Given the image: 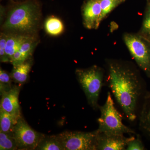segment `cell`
<instances>
[{"label":"cell","instance_id":"6da1fadb","mask_svg":"<svg viewBox=\"0 0 150 150\" xmlns=\"http://www.w3.org/2000/svg\"><path fill=\"white\" fill-rule=\"evenodd\" d=\"M109 87L127 118H137L136 109L141 93V85L137 75L129 69L117 64L109 67Z\"/></svg>","mask_w":150,"mask_h":150},{"label":"cell","instance_id":"7a4b0ae2","mask_svg":"<svg viewBox=\"0 0 150 150\" xmlns=\"http://www.w3.org/2000/svg\"><path fill=\"white\" fill-rule=\"evenodd\" d=\"M40 17L39 7L35 3L27 1L12 9L3 25L7 30L30 35L38 28Z\"/></svg>","mask_w":150,"mask_h":150},{"label":"cell","instance_id":"3957f363","mask_svg":"<svg viewBox=\"0 0 150 150\" xmlns=\"http://www.w3.org/2000/svg\"><path fill=\"white\" fill-rule=\"evenodd\" d=\"M100 116L98 118L99 133L108 135H124L134 134L133 130L125 126L122 117L114 106L110 92L108 93L105 103L100 107Z\"/></svg>","mask_w":150,"mask_h":150},{"label":"cell","instance_id":"277c9868","mask_svg":"<svg viewBox=\"0 0 150 150\" xmlns=\"http://www.w3.org/2000/svg\"><path fill=\"white\" fill-rule=\"evenodd\" d=\"M76 73L89 104L93 108H97L103 86L102 71L98 67L93 66L86 69H78Z\"/></svg>","mask_w":150,"mask_h":150},{"label":"cell","instance_id":"5b68a950","mask_svg":"<svg viewBox=\"0 0 150 150\" xmlns=\"http://www.w3.org/2000/svg\"><path fill=\"white\" fill-rule=\"evenodd\" d=\"M99 132L66 131L57 135L64 150H97Z\"/></svg>","mask_w":150,"mask_h":150},{"label":"cell","instance_id":"8992f818","mask_svg":"<svg viewBox=\"0 0 150 150\" xmlns=\"http://www.w3.org/2000/svg\"><path fill=\"white\" fill-rule=\"evenodd\" d=\"M18 149H36L45 135L35 131L22 117L16 124L13 131Z\"/></svg>","mask_w":150,"mask_h":150},{"label":"cell","instance_id":"52a82bcc","mask_svg":"<svg viewBox=\"0 0 150 150\" xmlns=\"http://www.w3.org/2000/svg\"><path fill=\"white\" fill-rule=\"evenodd\" d=\"M131 55L142 69L150 76V46L142 38L132 34L124 37Z\"/></svg>","mask_w":150,"mask_h":150},{"label":"cell","instance_id":"ba28073f","mask_svg":"<svg viewBox=\"0 0 150 150\" xmlns=\"http://www.w3.org/2000/svg\"><path fill=\"white\" fill-rule=\"evenodd\" d=\"M20 91L19 87L13 86L9 91L1 95L0 109L8 112L17 120L21 117L18 98Z\"/></svg>","mask_w":150,"mask_h":150},{"label":"cell","instance_id":"9c48e42d","mask_svg":"<svg viewBox=\"0 0 150 150\" xmlns=\"http://www.w3.org/2000/svg\"><path fill=\"white\" fill-rule=\"evenodd\" d=\"M134 137L127 138L124 135H108L99 133L97 150H122L126 149Z\"/></svg>","mask_w":150,"mask_h":150},{"label":"cell","instance_id":"30bf717a","mask_svg":"<svg viewBox=\"0 0 150 150\" xmlns=\"http://www.w3.org/2000/svg\"><path fill=\"white\" fill-rule=\"evenodd\" d=\"M101 8L100 0H89L83 9L84 23L89 29L98 28L100 23Z\"/></svg>","mask_w":150,"mask_h":150},{"label":"cell","instance_id":"8fae6325","mask_svg":"<svg viewBox=\"0 0 150 150\" xmlns=\"http://www.w3.org/2000/svg\"><path fill=\"white\" fill-rule=\"evenodd\" d=\"M37 44L35 38L30 35L21 43L17 51L11 59V63L13 66L19 64L28 60Z\"/></svg>","mask_w":150,"mask_h":150},{"label":"cell","instance_id":"7c38bea8","mask_svg":"<svg viewBox=\"0 0 150 150\" xmlns=\"http://www.w3.org/2000/svg\"><path fill=\"white\" fill-rule=\"evenodd\" d=\"M31 66V62L28 60L19 64L13 66L11 74L13 80L19 84L25 83L28 79Z\"/></svg>","mask_w":150,"mask_h":150},{"label":"cell","instance_id":"4fadbf2b","mask_svg":"<svg viewBox=\"0 0 150 150\" xmlns=\"http://www.w3.org/2000/svg\"><path fill=\"white\" fill-rule=\"evenodd\" d=\"M30 35L23 34H8L5 48L6 55L11 62L14 54L17 51L21 43Z\"/></svg>","mask_w":150,"mask_h":150},{"label":"cell","instance_id":"5bb4252c","mask_svg":"<svg viewBox=\"0 0 150 150\" xmlns=\"http://www.w3.org/2000/svg\"><path fill=\"white\" fill-rule=\"evenodd\" d=\"M17 121L8 112L0 109V131L13 133L14 128Z\"/></svg>","mask_w":150,"mask_h":150},{"label":"cell","instance_id":"9a60e30c","mask_svg":"<svg viewBox=\"0 0 150 150\" xmlns=\"http://www.w3.org/2000/svg\"><path fill=\"white\" fill-rule=\"evenodd\" d=\"M35 150H64L57 135L44 137Z\"/></svg>","mask_w":150,"mask_h":150},{"label":"cell","instance_id":"2e32d148","mask_svg":"<svg viewBox=\"0 0 150 150\" xmlns=\"http://www.w3.org/2000/svg\"><path fill=\"white\" fill-rule=\"evenodd\" d=\"M45 28L48 34L56 36L63 32L64 27L63 23L58 18L51 17L46 20L45 23Z\"/></svg>","mask_w":150,"mask_h":150},{"label":"cell","instance_id":"e0dca14e","mask_svg":"<svg viewBox=\"0 0 150 150\" xmlns=\"http://www.w3.org/2000/svg\"><path fill=\"white\" fill-rule=\"evenodd\" d=\"M18 149L13 133H6L0 131V150Z\"/></svg>","mask_w":150,"mask_h":150},{"label":"cell","instance_id":"ac0fdd59","mask_svg":"<svg viewBox=\"0 0 150 150\" xmlns=\"http://www.w3.org/2000/svg\"><path fill=\"white\" fill-rule=\"evenodd\" d=\"M12 79L11 74L5 71L0 69V93L1 95L12 88Z\"/></svg>","mask_w":150,"mask_h":150},{"label":"cell","instance_id":"d6986e66","mask_svg":"<svg viewBox=\"0 0 150 150\" xmlns=\"http://www.w3.org/2000/svg\"><path fill=\"white\" fill-rule=\"evenodd\" d=\"M101 8L100 21L123 0H100Z\"/></svg>","mask_w":150,"mask_h":150},{"label":"cell","instance_id":"ffe728a7","mask_svg":"<svg viewBox=\"0 0 150 150\" xmlns=\"http://www.w3.org/2000/svg\"><path fill=\"white\" fill-rule=\"evenodd\" d=\"M140 122L142 128L150 136V102L149 107H145L142 111Z\"/></svg>","mask_w":150,"mask_h":150},{"label":"cell","instance_id":"44dd1931","mask_svg":"<svg viewBox=\"0 0 150 150\" xmlns=\"http://www.w3.org/2000/svg\"><path fill=\"white\" fill-rule=\"evenodd\" d=\"M8 34L1 33L0 35V60L1 62L7 63L10 62L9 60L6 55L5 48L6 43L7 39Z\"/></svg>","mask_w":150,"mask_h":150},{"label":"cell","instance_id":"7402d4cb","mask_svg":"<svg viewBox=\"0 0 150 150\" xmlns=\"http://www.w3.org/2000/svg\"><path fill=\"white\" fill-rule=\"evenodd\" d=\"M144 149V145L142 144L139 138H134L129 142L126 147V150H142Z\"/></svg>","mask_w":150,"mask_h":150},{"label":"cell","instance_id":"603a6c76","mask_svg":"<svg viewBox=\"0 0 150 150\" xmlns=\"http://www.w3.org/2000/svg\"><path fill=\"white\" fill-rule=\"evenodd\" d=\"M143 30L146 34L150 35V7L143 23Z\"/></svg>","mask_w":150,"mask_h":150}]
</instances>
